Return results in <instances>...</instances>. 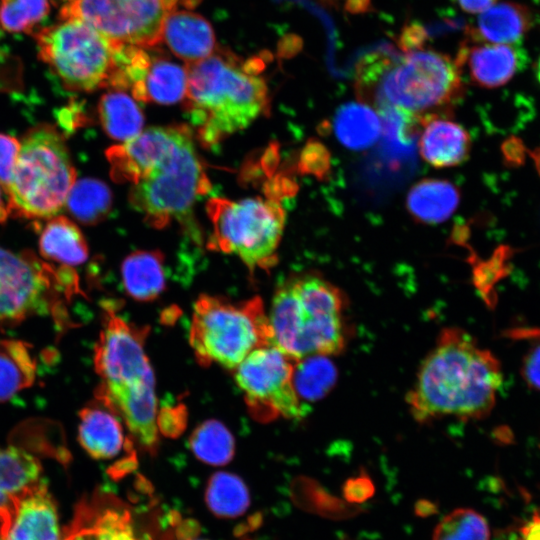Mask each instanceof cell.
Wrapping results in <instances>:
<instances>
[{"mask_svg":"<svg viewBox=\"0 0 540 540\" xmlns=\"http://www.w3.org/2000/svg\"><path fill=\"white\" fill-rule=\"evenodd\" d=\"M114 181L130 184L129 202L161 229L190 214L210 181L185 124L151 127L106 151Z\"/></svg>","mask_w":540,"mask_h":540,"instance_id":"1","label":"cell"},{"mask_svg":"<svg viewBox=\"0 0 540 540\" xmlns=\"http://www.w3.org/2000/svg\"><path fill=\"white\" fill-rule=\"evenodd\" d=\"M501 384L496 357L465 331L446 328L422 363L407 402L418 422L481 419L493 409Z\"/></svg>","mask_w":540,"mask_h":540,"instance_id":"2","label":"cell"},{"mask_svg":"<svg viewBox=\"0 0 540 540\" xmlns=\"http://www.w3.org/2000/svg\"><path fill=\"white\" fill-rule=\"evenodd\" d=\"M461 69L449 56L419 48L396 54L382 50L362 58L356 68L360 102L377 112L401 111L419 126L444 115L462 94Z\"/></svg>","mask_w":540,"mask_h":540,"instance_id":"3","label":"cell"},{"mask_svg":"<svg viewBox=\"0 0 540 540\" xmlns=\"http://www.w3.org/2000/svg\"><path fill=\"white\" fill-rule=\"evenodd\" d=\"M147 333V328L129 324L108 309L94 364L101 379L97 399L119 417L140 448L154 453L158 447L157 400L144 349Z\"/></svg>","mask_w":540,"mask_h":540,"instance_id":"4","label":"cell"},{"mask_svg":"<svg viewBox=\"0 0 540 540\" xmlns=\"http://www.w3.org/2000/svg\"><path fill=\"white\" fill-rule=\"evenodd\" d=\"M185 66L184 109L204 147L220 143L268 112V89L258 75L256 62L243 63L216 49L205 59Z\"/></svg>","mask_w":540,"mask_h":540,"instance_id":"5","label":"cell"},{"mask_svg":"<svg viewBox=\"0 0 540 540\" xmlns=\"http://www.w3.org/2000/svg\"><path fill=\"white\" fill-rule=\"evenodd\" d=\"M344 299L330 282L307 275L279 287L268 316L274 344L295 360L340 353Z\"/></svg>","mask_w":540,"mask_h":540,"instance_id":"6","label":"cell"},{"mask_svg":"<svg viewBox=\"0 0 540 540\" xmlns=\"http://www.w3.org/2000/svg\"><path fill=\"white\" fill-rule=\"evenodd\" d=\"M76 182L63 136L50 124L29 129L20 149L6 194L9 214L51 219L65 206Z\"/></svg>","mask_w":540,"mask_h":540,"instance_id":"7","label":"cell"},{"mask_svg":"<svg viewBox=\"0 0 540 540\" xmlns=\"http://www.w3.org/2000/svg\"><path fill=\"white\" fill-rule=\"evenodd\" d=\"M189 339L201 365L215 363L231 370L253 350L275 345L259 297L231 303L201 295L194 304Z\"/></svg>","mask_w":540,"mask_h":540,"instance_id":"8","label":"cell"},{"mask_svg":"<svg viewBox=\"0 0 540 540\" xmlns=\"http://www.w3.org/2000/svg\"><path fill=\"white\" fill-rule=\"evenodd\" d=\"M34 37L40 59L64 88L91 92L111 86L124 45L111 42L75 19L45 27Z\"/></svg>","mask_w":540,"mask_h":540,"instance_id":"9","label":"cell"},{"mask_svg":"<svg viewBox=\"0 0 540 540\" xmlns=\"http://www.w3.org/2000/svg\"><path fill=\"white\" fill-rule=\"evenodd\" d=\"M207 212L212 223L211 249L237 255L250 273L275 263L285 212L272 196L238 201L211 198Z\"/></svg>","mask_w":540,"mask_h":540,"instance_id":"10","label":"cell"},{"mask_svg":"<svg viewBox=\"0 0 540 540\" xmlns=\"http://www.w3.org/2000/svg\"><path fill=\"white\" fill-rule=\"evenodd\" d=\"M178 0H63L60 20L75 19L113 43L153 48Z\"/></svg>","mask_w":540,"mask_h":540,"instance_id":"11","label":"cell"},{"mask_svg":"<svg viewBox=\"0 0 540 540\" xmlns=\"http://www.w3.org/2000/svg\"><path fill=\"white\" fill-rule=\"evenodd\" d=\"M298 360L276 345L253 350L235 369V381L251 415L261 422L277 417L300 419L306 414L293 385Z\"/></svg>","mask_w":540,"mask_h":540,"instance_id":"12","label":"cell"},{"mask_svg":"<svg viewBox=\"0 0 540 540\" xmlns=\"http://www.w3.org/2000/svg\"><path fill=\"white\" fill-rule=\"evenodd\" d=\"M67 279V278H64ZM63 280L32 254L0 246V323L52 312Z\"/></svg>","mask_w":540,"mask_h":540,"instance_id":"13","label":"cell"},{"mask_svg":"<svg viewBox=\"0 0 540 540\" xmlns=\"http://www.w3.org/2000/svg\"><path fill=\"white\" fill-rule=\"evenodd\" d=\"M156 522L111 493L82 501L62 540H157Z\"/></svg>","mask_w":540,"mask_h":540,"instance_id":"14","label":"cell"},{"mask_svg":"<svg viewBox=\"0 0 540 540\" xmlns=\"http://www.w3.org/2000/svg\"><path fill=\"white\" fill-rule=\"evenodd\" d=\"M56 503L38 481L11 496L0 510V540H62Z\"/></svg>","mask_w":540,"mask_h":540,"instance_id":"15","label":"cell"},{"mask_svg":"<svg viewBox=\"0 0 540 540\" xmlns=\"http://www.w3.org/2000/svg\"><path fill=\"white\" fill-rule=\"evenodd\" d=\"M123 76L127 90L138 101L174 104L185 97L186 66L161 55H151L146 48H136L131 52L124 65Z\"/></svg>","mask_w":540,"mask_h":540,"instance_id":"16","label":"cell"},{"mask_svg":"<svg viewBox=\"0 0 540 540\" xmlns=\"http://www.w3.org/2000/svg\"><path fill=\"white\" fill-rule=\"evenodd\" d=\"M456 63L465 65L471 80L483 88H497L508 83L528 62L520 44L482 43L464 45Z\"/></svg>","mask_w":540,"mask_h":540,"instance_id":"17","label":"cell"},{"mask_svg":"<svg viewBox=\"0 0 540 540\" xmlns=\"http://www.w3.org/2000/svg\"><path fill=\"white\" fill-rule=\"evenodd\" d=\"M161 41L186 65L205 59L217 49L211 24L203 16L185 10L174 9L165 17Z\"/></svg>","mask_w":540,"mask_h":540,"instance_id":"18","label":"cell"},{"mask_svg":"<svg viewBox=\"0 0 540 540\" xmlns=\"http://www.w3.org/2000/svg\"><path fill=\"white\" fill-rule=\"evenodd\" d=\"M419 152L424 161L435 168H447L463 163L469 157L471 139L458 123L435 115L420 124Z\"/></svg>","mask_w":540,"mask_h":540,"instance_id":"19","label":"cell"},{"mask_svg":"<svg viewBox=\"0 0 540 540\" xmlns=\"http://www.w3.org/2000/svg\"><path fill=\"white\" fill-rule=\"evenodd\" d=\"M531 26L528 7L517 2H497L479 13L471 36L482 43L520 44Z\"/></svg>","mask_w":540,"mask_h":540,"instance_id":"20","label":"cell"},{"mask_svg":"<svg viewBox=\"0 0 540 540\" xmlns=\"http://www.w3.org/2000/svg\"><path fill=\"white\" fill-rule=\"evenodd\" d=\"M79 417V442L91 457L111 459L128 445L122 421L105 406L86 407L81 410Z\"/></svg>","mask_w":540,"mask_h":540,"instance_id":"21","label":"cell"},{"mask_svg":"<svg viewBox=\"0 0 540 540\" xmlns=\"http://www.w3.org/2000/svg\"><path fill=\"white\" fill-rule=\"evenodd\" d=\"M460 196L457 188L441 179H424L408 192L407 209L418 221L438 224L448 219L456 210Z\"/></svg>","mask_w":540,"mask_h":540,"instance_id":"22","label":"cell"},{"mask_svg":"<svg viewBox=\"0 0 540 540\" xmlns=\"http://www.w3.org/2000/svg\"><path fill=\"white\" fill-rule=\"evenodd\" d=\"M122 281L129 296L151 301L165 288L164 257L160 251H135L122 263Z\"/></svg>","mask_w":540,"mask_h":540,"instance_id":"23","label":"cell"},{"mask_svg":"<svg viewBox=\"0 0 540 540\" xmlns=\"http://www.w3.org/2000/svg\"><path fill=\"white\" fill-rule=\"evenodd\" d=\"M135 100L118 89H112L101 97L98 114L108 136L125 142L143 131L144 116Z\"/></svg>","mask_w":540,"mask_h":540,"instance_id":"24","label":"cell"},{"mask_svg":"<svg viewBox=\"0 0 540 540\" xmlns=\"http://www.w3.org/2000/svg\"><path fill=\"white\" fill-rule=\"evenodd\" d=\"M42 256L65 265H79L88 257V247L80 229L70 219H49L40 235Z\"/></svg>","mask_w":540,"mask_h":540,"instance_id":"25","label":"cell"},{"mask_svg":"<svg viewBox=\"0 0 540 540\" xmlns=\"http://www.w3.org/2000/svg\"><path fill=\"white\" fill-rule=\"evenodd\" d=\"M339 141L353 150L373 145L382 131V120L375 109L364 104L348 103L341 106L334 118Z\"/></svg>","mask_w":540,"mask_h":540,"instance_id":"26","label":"cell"},{"mask_svg":"<svg viewBox=\"0 0 540 540\" xmlns=\"http://www.w3.org/2000/svg\"><path fill=\"white\" fill-rule=\"evenodd\" d=\"M36 361L27 344L19 340L0 342V402L31 386L36 377Z\"/></svg>","mask_w":540,"mask_h":540,"instance_id":"27","label":"cell"},{"mask_svg":"<svg viewBox=\"0 0 540 540\" xmlns=\"http://www.w3.org/2000/svg\"><path fill=\"white\" fill-rule=\"evenodd\" d=\"M65 206L69 213L82 224H97L110 212L112 194L102 181L84 178L74 183Z\"/></svg>","mask_w":540,"mask_h":540,"instance_id":"28","label":"cell"},{"mask_svg":"<svg viewBox=\"0 0 540 540\" xmlns=\"http://www.w3.org/2000/svg\"><path fill=\"white\" fill-rule=\"evenodd\" d=\"M327 357L312 355L295 363L293 385L300 400H319L335 385L337 370Z\"/></svg>","mask_w":540,"mask_h":540,"instance_id":"29","label":"cell"},{"mask_svg":"<svg viewBox=\"0 0 540 540\" xmlns=\"http://www.w3.org/2000/svg\"><path fill=\"white\" fill-rule=\"evenodd\" d=\"M41 465L36 457L17 447H0V491L19 493L40 480Z\"/></svg>","mask_w":540,"mask_h":540,"instance_id":"30","label":"cell"},{"mask_svg":"<svg viewBox=\"0 0 540 540\" xmlns=\"http://www.w3.org/2000/svg\"><path fill=\"white\" fill-rule=\"evenodd\" d=\"M206 501L209 509L219 517H236L249 506V493L244 482L227 472L214 474L207 486Z\"/></svg>","mask_w":540,"mask_h":540,"instance_id":"31","label":"cell"},{"mask_svg":"<svg viewBox=\"0 0 540 540\" xmlns=\"http://www.w3.org/2000/svg\"><path fill=\"white\" fill-rule=\"evenodd\" d=\"M190 446L197 458L210 465L227 464L235 450L232 434L216 420L199 425L190 437Z\"/></svg>","mask_w":540,"mask_h":540,"instance_id":"32","label":"cell"},{"mask_svg":"<svg viewBox=\"0 0 540 540\" xmlns=\"http://www.w3.org/2000/svg\"><path fill=\"white\" fill-rule=\"evenodd\" d=\"M488 524L472 509L461 508L446 515L436 526L433 540H489Z\"/></svg>","mask_w":540,"mask_h":540,"instance_id":"33","label":"cell"},{"mask_svg":"<svg viewBox=\"0 0 540 540\" xmlns=\"http://www.w3.org/2000/svg\"><path fill=\"white\" fill-rule=\"evenodd\" d=\"M49 10V0H1L0 24L11 33L31 32Z\"/></svg>","mask_w":540,"mask_h":540,"instance_id":"34","label":"cell"},{"mask_svg":"<svg viewBox=\"0 0 540 540\" xmlns=\"http://www.w3.org/2000/svg\"><path fill=\"white\" fill-rule=\"evenodd\" d=\"M20 141L16 138L0 134V184L6 192L17 161Z\"/></svg>","mask_w":540,"mask_h":540,"instance_id":"35","label":"cell"},{"mask_svg":"<svg viewBox=\"0 0 540 540\" xmlns=\"http://www.w3.org/2000/svg\"><path fill=\"white\" fill-rule=\"evenodd\" d=\"M521 375L529 387L540 391V344L531 348L524 357Z\"/></svg>","mask_w":540,"mask_h":540,"instance_id":"36","label":"cell"},{"mask_svg":"<svg viewBox=\"0 0 540 540\" xmlns=\"http://www.w3.org/2000/svg\"><path fill=\"white\" fill-rule=\"evenodd\" d=\"M345 496L351 501H363L373 492V486L366 477H358L346 483Z\"/></svg>","mask_w":540,"mask_h":540,"instance_id":"37","label":"cell"},{"mask_svg":"<svg viewBox=\"0 0 540 540\" xmlns=\"http://www.w3.org/2000/svg\"><path fill=\"white\" fill-rule=\"evenodd\" d=\"M425 32L419 25L408 26L401 34L400 46L404 52L423 48Z\"/></svg>","mask_w":540,"mask_h":540,"instance_id":"38","label":"cell"},{"mask_svg":"<svg viewBox=\"0 0 540 540\" xmlns=\"http://www.w3.org/2000/svg\"><path fill=\"white\" fill-rule=\"evenodd\" d=\"M521 540H540V512H535L520 529Z\"/></svg>","mask_w":540,"mask_h":540,"instance_id":"39","label":"cell"},{"mask_svg":"<svg viewBox=\"0 0 540 540\" xmlns=\"http://www.w3.org/2000/svg\"><path fill=\"white\" fill-rule=\"evenodd\" d=\"M498 0H457L460 7L468 13H481Z\"/></svg>","mask_w":540,"mask_h":540,"instance_id":"40","label":"cell"},{"mask_svg":"<svg viewBox=\"0 0 540 540\" xmlns=\"http://www.w3.org/2000/svg\"><path fill=\"white\" fill-rule=\"evenodd\" d=\"M8 215H9V210H8V207L5 206L2 200V195L0 191V222H4Z\"/></svg>","mask_w":540,"mask_h":540,"instance_id":"41","label":"cell"},{"mask_svg":"<svg viewBox=\"0 0 540 540\" xmlns=\"http://www.w3.org/2000/svg\"><path fill=\"white\" fill-rule=\"evenodd\" d=\"M10 501V496L0 491V509L5 507Z\"/></svg>","mask_w":540,"mask_h":540,"instance_id":"42","label":"cell"},{"mask_svg":"<svg viewBox=\"0 0 540 540\" xmlns=\"http://www.w3.org/2000/svg\"><path fill=\"white\" fill-rule=\"evenodd\" d=\"M535 75H536V79L540 85V55L537 59V62H536V65H535Z\"/></svg>","mask_w":540,"mask_h":540,"instance_id":"43","label":"cell"}]
</instances>
